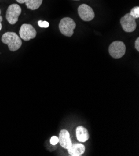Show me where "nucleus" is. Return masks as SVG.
Listing matches in <instances>:
<instances>
[{
    "instance_id": "1",
    "label": "nucleus",
    "mask_w": 139,
    "mask_h": 156,
    "mask_svg": "<svg viewBox=\"0 0 139 156\" xmlns=\"http://www.w3.org/2000/svg\"><path fill=\"white\" fill-rule=\"evenodd\" d=\"M3 43L7 44L9 51L14 52L18 51L22 45V41L18 34L13 32H7L2 37Z\"/></svg>"
},
{
    "instance_id": "2",
    "label": "nucleus",
    "mask_w": 139,
    "mask_h": 156,
    "mask_svg": "<svg viewBox=\"0 0 139 156\" xmlns=\"http://www.w3.org/2000/svg\"><path fill=\"white\" fill-rule=\"evenodd\" d=\"M76 27V24L71 18L66 17L62 19L59 24L60 33L67 37H71L74 34V29Z\"/></svg>"
},
{
    "instance_id": "3",
    "label": "nucleus",
    "mask_w": 139,
    "mask_h": 156,
    "mask_svg": "<svg viewBox=\"0 0 139 156\" xmlns=\"http://www.w3.org/2000/svg\"><path fill=\"white\" fill-rule=\"evenodd\" d=\"M126 51V47L122 41H114L109 48V52L111 56L114 58H122Z\"/></svg>"
},
{
    "instance_id": "4",
    "label": "nucleus",
    "mask_w": 139,
    "mask_h": 156,
    "mask_svg": "<svg viewBox=\"0 0 139 156\" xmlns=\"http://www.w3.org/2000/svg\"><path fill=\"white\" fill-rule=\"evenodd\" d=\"M21 13V8L17 4H12L8 8L6 14V18L10 24H15Z\"/></svg>"
},
{
    "instance_id": "5",
    "label": "nucleus",
    "mask_w": 139,
    "mask_h": 156,
    "mask_svg": "<svg viewBox=\"0 0 139 156\" xmlns=\"http://www.w3.org/2000/svg\"><path fill=\"white\" fill-rule=\"evenodd\" d=\"M37 32L33 26L29 24H23L20 30V36L24 41H28L36 37Z\"/></svg>"
},
{
    "instance_id": "6",
    "label": "nucleus",
    "mask_w": 139,
    "mask_h": 156,
    "mask_svg": "<svg viewBox=\"0 0 139 156\" xmlns=\"http://www.w3.org/2000/svg\"><path fill=\"white\" fill-rule=\"evenodd\" d=\"M120 21L122 27L125 32L132 33L135 30L137 27L135 19H134L129 13L123 16Z\"/></svg>"
},
{
    "instance_id": "7",
    "label": "nucleus",
    "mask_w": 139,
    "mask_h": 156,
    "mask_svg": "<svg viewBox=\"0 0 139 156\" xmlns=\"http://www.w3.org/2000/svg\"><path fill=\"white\" fill-rule=\"evenodd\" d=\"M78 14L84 21H90L95 17V13L92 8L86 4L80 5L78 8Z\"/></svg>"
},
{
    "instance_id": "8",
    "label": "nucleus",
    "mask_w": 139,
    "mask_h": 156,
    "mask_svg": "<svg viewBox=\"0 0 139 156\" xmlns=\"http://www.w3.org/2000/svg\"><path fill=\"white\" fill-rule=\"evenodd\" d=\"M59 143L60 145L66 149H69L72 146V141L70 134L68 130H61L59 134Z\"/></svg>"
},
{
    "instance_id": "9",
    "label": "nucleus",
    "mask_w": 139,
    "mask_h": 156,
    "mask_svg": "<svg viewBox=\"0 0 139 156\" xmlns=\"http://www.w3.org/2000/svg\"><path fill=\"white\" fill-rule=\"evenodd\" d=\"M86 150V147L84 144L81 143L72 144V146L68 149V153L71 156H81L82 155Z\"/></svg>"
},
{
    "instance_id": "10",
    "label": "nucleus",
    "mask_w": 139,
    "mask_h": 156,
    "mask_svg": "<svg viewBox=\"0 0 139 156\" xmlns=\"http://www.w3.org/2000/svg\"><path fill=\"white\" fill-rule=\"evenodd\" d=\"M75 134L77 139L81 143L86 142L89 138V134L87 129L82 126H79L77 127Z\"/></svg>"
},
{
    "instance_id": "11",
    "label": "nucleus",
    "mask_w": 139,
    "mask_h": 156,
    "mask_svg": "<svg viewBox=\"0 0 139 156\" xmlns=\"http://www.w3.org/2000/svg\"><path fill=\"white\" fill-rule=\"evenodd\" d=\"M42 0H26L25 4L27 8L31 10H36L42 5Z\"/></svg>"
},
{
    "instance_id": "12",
    "label": "nucleus",
    "mask_w": 139,
    "mask_h": 156,
    "mask_svg": "<svg viewBox=\"0 0 139 156\" xmlns=\"http://www.w3.org/2000/svg\"><path fill=\"white\" fill-rule=\"evenodd\" d=\"M134 18V19H137L139 18V7L138 6H135L134 8H133L131 11L129 13Z\"/></svg>"
},
{
    "instance_id": "13",
    "label": "nucleus",
    "mask_w": 139,
    "mask_h": 156,
    "mask_svg": "<svg viewBox=\"0 0 139 156\" xmlns=\"http://www.w3.org/2000/svg\"><path fill=\"white\" fill-rule=\"evenodd\" d=\"M38 25L39 27H42V28H47L49 26V23L48 21H38Z\"/></svg>"
},
{
    "instance_id": "14",
    "label": "nucleus",
    "mask_w": 139,
    "mask_h": 156,
    "mask_svg": "<svg viewBox=\"0 0 139 156\" xmlns=\"http://www.w3.org/2000/svg\"><path fill=\"white\" fill-rule=\"evenodd\" d=\"M50 143L53 146L56 145L59 143V138H58V137L55 136H53L51 138V139H50Z\"/></svg>"
},
{
    "instance_id": "15",
    "label": "nucleus",
    "mask_w": 139,
    "mask_h": 156,
    "mask_svg": "<svg viewBox=\"0 0 139 156\" xmlns=\"http://www.w3.org/2000/svg\"><path fill=\"white\" fill-rule=\"evenodd\" d=\"M135 48L137 51H139V37H138L135 42Z\"/></svg>"
},
{
    "instance_id": "16",
    "label": "nucleus",
    "mask_w": 139,
    "mask_h": 156,
    "mask_svg": "<svg viewBox=\"0 0 139 156\" xmlns=\"http://www.w3.org/2000/svg\"><path fill=\"white\" fill-rule=\"evenodd\" d=\"M16 1L18 3H20V4H23V3H25L26 0H16Z\"/></svg>"
},
{
    "instance_id": "17",
    "label": "nucleus",
    "mask_w": 139,
    "mask_h": 156,
    "mask_svg": "<svg viewBox=\"0 0 139 156\" xmlns=\"http://www.w3.org/2000/svg\"><path fill=\"white\" fill-rule=\"evenodd\" d=\"M3 21V18L2 17V16H1V9H0V22H2Z\"/></svg>"
},
{
    "instance_id": "18",
    "label": "nucleus",
    "mask_w": 139,
    "mask_h": 156,
    "mask_svg": "<svg viewBox=\"0 0 139 156\" xmlns=\"http://www.w3.org/2000/svg\"><path fill=\"white\" fill-rule=\"evenodd\" d=\"M2 23L0 22V30H2Z\"/></svg>"
},
{
    "instance_id": "19",
    "label": "nucleus",
    "mask_w": 139,
    "mask_h": 156,
    "mask_svg": "<svg viewBox=\"0 0 139 156\" xmlns=\"http://www.w3.org/2000/svg\"><path fill=\"white\" fill-rule=\"evenodd\" d=\"M74 1H79V0H74Z\"/></svg>"
}]
</instances>
